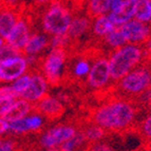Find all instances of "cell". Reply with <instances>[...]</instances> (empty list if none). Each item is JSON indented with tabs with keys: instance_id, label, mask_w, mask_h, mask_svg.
Masks as SVG:
<instances>
[{
	"instance_id": "8",
	"label": "cell",
	"mask_w": 151,
	"mask_h": 151,
	"mask_svg": "<svg viewBox=\"0 0 151 151\" xmlns=\"http://www.w3.org/2000/svg\"><path fill=\"white\" fill-rule=\"evenodd\" d=\"M34 11L28 10L27 6L21 11L20 16L17 22L10 32L8 37L5 38V42L10 43L13 47L22 51L25 43L32 34V27L34 21Z\"/></svg>"
},
{
	"instance_id": "4",
	"label": "cell",
	"mask_w": 151,
	"mask_h": 151,
	"mask_svg": "<svg viewBox=\"0 0 151 151\" xmlns=\"http://www.w3.org/2000/svg\"><path fill=\"white\" fill-rule=\"evenodd\" d=\"M73 17V10L65 0H54L49 3L41 15L43 33L49 36L65 35Z\"/></svg>"
},
{
	"instance_id": "17",
	"label": "cell",
	"mask_w": 151,
	"mask_h": 151,
	"mask_svg": "<svg viewBox=\"0 0 151 151\" xmlns=\"http://www.w3.org/2000/svg\"><path fill=\"white\" fill-rule=\"evenodd\" d=\"M134 10H135V2L130 0H125L124 4L119 11L109 12L108 17L115 27H121L127 21L134 18Z\"/></svg>"
},
{
	"instance_id": "36",
	"label": "cell",
	"mask_w": 151,
	"mask_h": 151,
	"mask_svg": "<svg viewBox=\"0 0 151 151\" xmlns=\"http://www.w3.org/2000/svg\"><path fill=\"white\" fill-rule=\"evenodd\" d=\"M0 83H1V81H0Z\"/></svg>"
},
{
	"instance_id": "2",
	"label": "cell",
	"mask_w": 151,
	"mask_h": 151,
	"mask_svg": "<svg viewBox=\"0 0 151 151\" xmlns=\"http://www.w3.org/2000/svg\"><path fill=\"white\" fill-rule=\"evenodd\" d=\"M150 88L151 61L143 60V63L131 70L119 81L111 83L108 93L137 101L139 96Z\"/></svg>"
},
{
	"instance_id": "3",
	"label": "cell",
	"mask_w": 151,
	"mask_h": 151,
	"mask_svg": "<svg viewBox=\"0 0 151 151\" xmlns=\"http://www.w3.org/2000/svg\"><path fill=\"white\" fill-rule=\"evenodd\" d=\"M108 59L111 81L116 83L143 63V47L141 45L128 42L121 48L111 51L108 54Z\"/></svg>"
},
{
	"instance_id": "33",
	"label": "cell",
	"mask_w": 151,
	"mask_h": 151,
	"mask_svg": "<svg viewBox=\"0 0 151 151\" xmlns=\"http://www.w3.org/2000/svg\"><path fill=\"white\" fill-rule=\"evenodd\" d=\"M4 38H3L2 37V36H1V35H0V48H1V47H2V45H3V43H4Z\"/></svg>"
},
{
	"instance_id": "5",
	"label": "cell",
	"mask_w": 151,
	"mask_h": 151,
	"mask_svg": "<svg viewBox=\"0 0 151 151\" xmlns=\"http://www.w3.org/2000/svg\"><path fill=\"white\" fill-rule=\"evenodd\" d=\"M69 51L65 47L51 48L47 55L42 56L39 70L48 81L49 86L57 88L63 86Z\"/></svg>"
},
{
	"instance_id": "27",
	"label": "cell",
	"mask_w": 151,
	"mask_h": 151,
	"mask_svg": "<svg viewBox=\"0 0 151 151\" xmlns=\"http://www.w3.org/2000/svg\"><path fill=\"white\" fill-rule=\"evenodd\" d=\"M137 101L143 106L144 110L151 112V88L148 89L146 92H144V94H142L139 97Z\"/></svg>"
},
{
	"instance_id": "13",
	"label": "cell",
	"mask_w": 151,
	"mask_h": 151,
	"mask_svg": "<svg viewBox=\"0 0 151 151\" xmlns=\"http://www.w3.org/2000/svg\"><path fill=\"white\" fill-rule=\"evenodd\" d=\"M127 41L130 43L143 45L151 37V23L142 22L137 19H131L121 25Z\"/></svg>"
},
{
	"instance_id": "20",
	"label": "cell",
	"mask_w": 151,
	"mask_h": 151,
	"mask_svg": "<svg viewBox=\"0 0 151 151\" xmlns=\"http://www.w3.org/2000/svg\"><path fill=\"white\" fill-rule=\"evenodd\" d=\"M112 0H87L86 13L92 19L110 12Z\"/></svg>"
},
{
	"instance_id": "22",
	"label": "cell",
	"mask_w": 151,
	"mask_h": 151,
	"mask_svg": "<svg viewBox=\"0 0 151 151\" xmlns=\"http://www.w3.org/2000/svg\"><path fill=\"white\" fill-rule=\"evenodd\" d=\"M134 18L142 22L151 23V0H139L135 3Z\"/></svg>"
},
{
	"instance_id": "15",
	"label": "cell",
	"mask_w": 151,
	"mask_h": 151,
	"mask_svg": "<svg viewBox=\"0 0 151 151\" xmlns=\"http://www.w3.org/2000/svg\"><path fill=\"white\" fill-rule=\"evenodd\" d=\"M50 45V38L47 34L40 33H33L31 34L28 42L22 49L23 55H39L43 50Z\"/></svg>"
},
{
	"instance_id": "9",
	"label": "cell",
	"mask_w": 151,
	"mask_h": 151,
	"mask_svg": "<svg viewBox=\"0 0 151 151\" xmlns=\"http://www.w3.org/2000/svg\"><path fill=\"white\" fill-rule=\"evenodd\" d=\"M92 30V18L88 14H73L67 35L71 40V45L68 51H75L81 47V39L89 35Z\"/></svg>"
},
{
	"instance_id": "12",
	"label": "cell",
	"mask_w": 151,
	"mask_h": 151,
	"mask_svg": "<svg viewBox=\"0 0 151 151\" xmlns=\"http://www.w3.org/2000/svg\"><path fill=\"white\" fill-rule=\"evenodd\" d=\"M29 63L23 54L0 63V81L11 83L28 72Z\"/></svg>"
},
{
	"instance_id": "29",
	"label": "cell",
	"mask_w": 151,
	"mask_h": 151,
	"mask_svg": "<svg viewBox=\"0 0 151 151\" xmlns=\"http://www.w3.org/2000/svg\"><path fill=\"white\" fill-rule=\"evenodd\" d=\"M15 99L11 97H0V116H3L11 108Z\"/></svg>"
},
{
	"instance_id": "10",
	"label": "cell",
	"mask_w": 151,
	"mask_h": 151,
	"mask_svg": "<svg viewBox=\"0 0 151 151\" xmlns=\"http://www.w3.org/2000/svg\"><path fill=\"white\" fill-rule=\"evenodd\" d=\"M33 105L34 111L42 115L49 122L57 121L65 112V104L58 97H54L49 94L45 95L36 103H33Z\"/></svg>"
},
{
	"instance_id": "34",
	"label": "cell",
	"mask_w": 151,
	"mask_h": 151,
	"mask_svg": "<svg viewBox=\"0 0 151 151\" xmlns=\"http://www.w3.org/2000/svg\"><path fill=\"white\" fill-rule=\"evenodd\" d=\"M4 8V2H3V0H0V11L2 10Z\"/></svg>"
},
{
	"instance_id": "26",
	"label": "cell",
	"mask_w": 151,
	"mask_h": 151,
	"mask_svg": "<svg viewBox=\"0 0 151 151\" xmlns=\"http://www.w3.org/2000/svg\"><path fill=\"white\" fill-rule=\"evenodd\" d=\"M86 150H94V151H109V150H113V148L111 147L110 144L106 143V142L103 141H98L95 143H92L90 145H88L86 148Z\"/></svg>"
},
{
	"instance_id": "28",
	"label": "cell",
	"mask_w": 151,
	"mask_h": 151,
	"mask_svg": "<svg viewBox=\"0 0 151 151\" xmlns=\"http://www.w3.org/2000/svg\"><path fill=\"white\" fill-rule=\"evenodd\" d=\"M0 97H11L14 99L19 98V94L14 90L12 86H2L0 87Z\"/></svg>"
},
{
	"instance_id": "19",
	"label": "cell",
	"mask_w": 151,
	"mask_h": 151,
	"mask_svg": "<svg viewBox=\"0 0 151 151\" xmlns=\"http://www.w3.org/2000/svg\"><path fill=\"white\" fill-rule=\"evenodd\" d=\"M114 28H115V25L112 23V21L109 19L108 15L106 14L93 18L92 19V30H91L92 35L94 36L93 39H96V40L101 39Z\"/></svg>"
},
{
	"instance_id": "21",
	"label": "cell",
	"mask_w": 151,
	"mask_h": 151,
	"mask_svg": "<svg viewBox=\"0 0 151 151\" xmlns=\"http://www.w3.org/2000/svg\"><path fill=\"white\" fill-rule=\"evenodd\" d=\"M134 133L143 141L144 149H151V112L139 122Z\"/></svg>"
},
{
	"instance_id": "6",
	"label": "cell",
	"mask_w": 151,
	"mask_h": 151,
	"mask_svg": "<svg viewBox=\"0 0 151 151\" xmlns=\"http://www.w3.org/2000/svg\"><path fill=\"white\" fill-rule=\"evenodd\" d=\"M112 81L108 55L104 54V52H99L92 60L90 72L87 76L83 89H87L93 93V96L98 97L106 93Z\"/></svg>"
},
{
	"instance_id": "11",
	"label": "cell",
	"mask_w": 151,
	"mask_h": 151,
	"mask_svg": "<svg viewBox=\"0 0 151 151\" xmlns=\"http://www.w3.org/2000/svg\"><path fill=\"white\" fill-rule=\"evenodd\" d=\"M29 70L32 72L30 85L20 94V97L31 103H36L48 94L49 83L39 69H29Z\"/></svg>"
},
{
	"instance_id": "24",
	"label": "cell",
	"mask_w": 151,
	"mask_h": 151,
	"mask_svg": "<svg viewBox=\"0 0 151 151\" xmlns=\"http://www.w3.org/2000/svg\"><path fill=\"white\" fill-rule=\"evenodd\" d=\"M21 54H22V51L4 41L2 47L0 48V63H2L5 60H9L13 57L21 55Z\"/></svg>"
},
{
	"instance_id": "30",
	"label": "cell",
	"mask_w": 151,
	"mask_h": 151,
	"mask_svg": "<svg viewBox=\"0 0 151 151\" xmlns=\"http://www.w3.org/2000/svg\"><path fill=\"white\" fill-rule=\"evenodd\" d=\"M3 2H4V6L14 9V10H17L19 12H21L25 8L22 0H3Z\"/></svg>"
},
{
	"instance_id": "18",
	"label": "cell",
	"mask_w": 151,
	"mask_h": 151,
	"mask_svg": "<svg viewBox=\"0 0 151 151\" xmlns=\"http://www.w3.org/2000/svg\"><path fill=\"white\" fill-rule=\"evenodd\" d=\"M93 39V38H92ZM94 40L97 42V45L99 47H103V45H107L109 49H110V52L112 50H115L117 48H121L123 45H125L126 43H128L126 37L124 35L123 31H122L121 27H115L113 30L109 32L106 36L101 39H94Z\"/></svg>"
},
{
	"instance_id": "32",
	"label": "cell",
	"mask_w": 151,
	"mask_h": 151,
	"mask_svg": "<svg viewBox=\"0 0 151 151\" xmlns=\"http://www.w3.org/2000/svg\"><path fill=\"white\" fill-rule=\"evenodd\" d=\"M36 3H38V4H45V3H51L53 2L54 0H34Z\"/></svg>"
},
{
	"instance_id": "35",
	"label": "cell",
	"mask_w": 151,
	"mask_h": 151,
	"mask_svg": "<svg viewBox=\"0 0 151 151\" xmlns=\"http://www.w3.org/2000/svg\"><path fill=\"white\" fill-rule=\"evenodd\" d=\"M130 1H132V2H137V1H139V0H130Z\"/></svg>"
},
{
	"instance_id": "16",
	"label": "cell",
	"mask_w": 151,
	"mask_h": 151,
	"mask_svg": "<svg viewBox=\"0 0 151 151\" xmlns=\"http://www.w3.org/2000/svg\"><path fill=\"white\" fill-rule=\"evenodd\" d=\"M19 11L4 6L0 11V35L6 38L20 16Z\"/></svg>"
},
{
	"instance_id": "14",
	"label": "cell",
	"mask_w": 151,
	"mask_h": 151,
	"mask_svg": "<svg viewBox=\"0 0 151 151\" xmlns=\"http://www.w3.org/2000/svg\"><path fill=\"white\" fill-rule=\"evenodd\" d=\"M33 111H34V105H33V103L27 101L24 98L19 97L17 99H15L14 104L11 106V108L8 110V112L2 117L6 122L11 123V122L23 119L25 116H28L30 113H32Z\"/></svg>"
},
{
	"instance_id": "1",
	"label": "cell",
	"mask_w": 151,
	"mask_h": 151,
	"mask_svg": "<svg viewBox=\"0 0 151 151\" xmlns=\"http://www.w3.org/2000/svg\"><path fill=\"white\" fill-rule=\"evenodd\" d=\"M144 110L143 106L135 99L107 93L98 99V104L90 107L81 114L83 119L103 127L110 134L134 133L137 117Z\"/></svg>"
},
{
	"instance_id": "25",
	"label": "cell",
	"mask_w": 151,
	"mask_h": 151,
	"mask_svg": "<svg viewBox=\"0 0 151 151\" xmlns=\"http://www.w3.org/2000/svg\"><path fill=\"white\" fill-rule=\"evenodd\" d=\"M31 76H32V72L30 70H28V72H25L24 74H22L21 76H19L18 78H16L15 81H13L12 87L14 88V90L19 94L22 93L25 89L28 88V86L30 85L31 81Z\"/></svg>"
},
{
	"instance_id": "7",
	"label": "cell",
	"mask_w": 151,
	"mask_h": 151,
	"mask_svg": "<svg viewBox=\"0 0 151 151\" xmlns=\"http://www.w3.org/2000/svg\"><path fill=\"white\" fill-rule=\"evenodd\" d=\"M77 132V126L72 123L58 124L48 130L40 132L38 137V145L47 150H59L65 142L73 137Z\"/></svg>"
},
{
	"instance_id": "23",
	"label": "cell",
	"mask_w": 151,
	"mask_h": 151,
	"mask_svg": "<svg viewBox=\"0 0 151 151\" xmlns=\"http://www.w3.org/2000/svg\"><path fill=\"white\" fill-rule=\"evenodd\" d=\"M87 147V142L85 136H83V132L79 129H77L76 134L68 139L67 142L63 144L59 148V150H65V151H71V150H78V149H86Z\"/></svg>"
},
{
	"instance_id": "31",
	"label": "cell",
	"mask_w": 151,
	"mask_h": 151,
	"mask_svg": "<svg viewBox=\"0 0 151 151\" xmlns=\"http://www.w3.org/2000/svg\"><path fill=\"white\" fill-rule=\"evenodd\" d=\"M9 132V122H6L2 116H0V136Z\"/></svg>"
}]
</instances>
